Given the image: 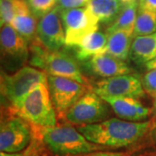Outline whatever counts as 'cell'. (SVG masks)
I'll return each instance as SVG.
<instances>
[{
	"mask_svg": "<svg viewBox=\"0 0 156 156\" xmlns=\"http://www.w3.org/2000/svg\"><path fill=\"white\" fill-rule=\"evenodd\" d=\"M154 107L156 108V97H154Z\"/></svg>",
	"mask_w": 156,
	"mask_h": 156,
	"instance_id": "obj_32",
	"label": "cell"
},
{
	"mask_svg": "<svg viewBox=\"0 0 156 156\" xmlns=\"http://www.w3.org/2000/svg\"><path fill=\"white\" fill-rule=\"evenodd\" d=\"M0 156H24L23 154L19 153H6V152H1Z\"/></svg>",
	"mask_w": 156,
	"mask_h": 156,
	"instance_id": "obj_30",
	"label": "cell"
},
{
	"mask_svg": "<svg viewBox=\"0 0 156 156\" xmlns=\"http://www.w3.org/2000/svg\"><path fill=\"white\" fill-rule=\"evenodd\" d=\"M156 56V32L135 37L131 45L129 57L137 64H147Z\"/></svg>",
	"mask_w": 156,
	"mask_h": 156,
	"instance_id": "obj_16",
	"label": "cell"
},
{
	"mask_svg": "<svg viewBox=\"0 0 156 156\" xmlns=\"http://www.w3.org/2000/svg\"><path fill=\"white\" fill-rule=\"evenodd\" d=\"M151 122H129L118 118L82 125L78 130L89 141L104 147L120 148L134 144L148 131Z\"/></svg>",
	"mask_w": 156,
	"mask_h": 156,
	"instance_id": "obj_1",
	"label": "cell"
},
{
	"mask_svg": "<svg viewBox=\"0 0 156 156\" xmlns=\"http://www.w3.org/2000/svg\"><path fill=\"white\" fill-rule=\"evenodd\" d=\"M89 6L99 22L112 23L120 14L123 5L120 0H90Z\"/></svg>",
	"mask_w": 156,
	"mask_h": 156,
	"instance_id": "obj_18",
	"label": "cell"
},
{
	"mask_svg": "<svg viewBox=\"0 0 156 156\" xmlns=\"http://www.w3.org/2000/svg\"><path fill=\"white\" fill-rule=\"evenodd\" d=\"M154 156H156V154H155V155H154Z\"/></svg>",
	"mask_w": 156,
	"mask_h": 156,
	"instance_id": "obj_33",
	"label": "cell"
},
{
	"mask_svg": "<svg viewBox=\"0 0 156 156\" xmlns=\"http://www.w3.org/2000/svg\"><path fill=\"white\" fill-rule=\"evenodd\" d=\"M43 128L42 137L44 143L56 155H82L105 149L104 147L89 141L73 127L55 126Z\"/></svg>",
	"mask_w": 156,
	"mask_h": 156,
	"instance_id": "obj_2",
	"label": "cell"
},
{
	"mask_svg": "<svg viewBox=\"0 0 156 156\" xmlns=\"http://www.w3.org/2000/svg\"><path fill=\"white\" fill-rule=\"evenodd\" d=\"M139 3L134 2L127 5H123V8L112 23L110 26L107 29V34L114 32L117 30H134V24L138 14Z\"/></svg>",
	"mask_w": 156,
	"mask_h": 156,
	"instance_id": "obj_20",
	"label": "cell"
},
{
	"mask_svg": "<svg viewBox=\"0 0 156 156\" xmlns=\"http://www.w3.org/2000/svg\"><path fill=\"white\" fill-rule=\"evenodd\" d=\"M48 85L51 100L57 114L62 116L89 90V86L75 80L61 76H49Z\"/></svg>",
	"mask_w": 156,
	"mask_h": 156,
	"instance_id": "obj_8",
	"label": "cell"
},
{
	"mask_svg": "<svg viewBox=\"0 0 156 156\" xmlns=\"http://www.w3.org/2000/svg\"><path fill=\"white\" fill-rule=\"evenodd\" d=\"M156 32L155 11L138 10V14L134 24V37L147 36Z\"/></svg>",
	"mask_w": 156,
	"mask_h": 156,
	"instance_id": "obj_22",
	"label": "cell"
},
{
	"mask_svg": "<svg viewBox=\"0 0 156 156\" xmlns=\"http://www.w3.org/2000/svg\"><path fill=\"white\" fill-rule=\"evenodd\" d=\"M108 115L105 101L94 91H89L66 112L64 117L69 122L82 126L103 122Z\"/></svg>",
	"mask_w": 156,
	"mask_h": 156,
	"instance_id": "obj_7",
	"label": "cell"
},
{
	"mask_svg": "<svg viewBox=\"0 0 156 156\" xmlns=\"http://www.w3.org/2000/svg\"><path fill=\"white\" fill-rule=\"evenodd\" d=\"M30 139V127L22 117H11L1 124V152L19 153L29 145Z\"/></svg>",
	"mask_w": 156,
	"mask_h": 156,
	"instance_id": "obj_9",
	"label": "cell"
},
{
	"mask_svg": "<svg viewBox=\"0 0 156 156\" xmlns=\"http://www.w3.org/2000/svg\"><path fill=\"white\" fill-rule=\"evenodd\" d=\"M28 42L10 23L1 27L0 45L2 57L14 68L22 65L29 56Z\"/></svg>",
	"mask_w": 156,
	"mask_h": 156,
	"instance_id": "obj_12",
	"label": "cell"
},
{
	"mask_svg": "<svg viewBox=\"0 0 156 156\" xmlns=\"http://www.w3.org/2000/svg\"><path fill=\"white\" fill-rule=\"evenodd\" d=\"M86 156H127L122 153H115V152H94L88 154Z\"/></svg>",
	"mask_w": 156,
	"mask_h": 156,
	"instance_id": "obj_27",
	"label": "cell"
},
{
	"mask_svg": "<svg viewBox=\"0 0 156 156\" xmlns=\"http://www.w3.org/2000/svg\"><path fill=\"white\" fill-rule=\"evenodd\" d=\"M31 63L44 69L50 76L69 78L89 86L87 78L83 75L76 61L67 54L58 51L44 53V51L37 48L35 50Z\"/></svg>",
	"mask_w": 156,
	"mask_h": 156,
	"instance_id": "obj_6",
	"label": "cell"
},
{
	"mask_svg": "<svg viewBox=\"0 0 156 156\" xmlns=\"http://www.w3.org/2000/svg\"><path fill=\"white\" fill-rule=\"evenodd\" d=\"M60 11L56 5L55 9L41 17L37 24V36L39 43L50 52L58 51L65 44V33Z\"/></svg>",
	"mask_w": 156,
	"mask_h": 156,
	"instance_id": "obj_11",
	"label": "cell"
},
{
	"mask_svg": "<svg viewBox=\"0 0 156 156\" xmlns=\"http://www.w3.org/2000/svg\"><path fill=\"white\" fill-rule=\"evenodd\" d=\"M142 86L147 94L156 97V69H149L142 78Z\"/></svg>",
	"mask_w": 156,
	"mask_h": 156,
	"instance_id": "obj_24",
	"label": "cell"
},
{
	"mask_svg": "<svg viewBox=\"0 0 156 156\" xmlns=\"http://www.w3.org/2000/svg\"><path fill=\"white\" fill-rule=\"evenodd\" d=\"M92 90L100 96H125L139 98L144 95L142 83L134 75H121L101 80L95 84Z\"/></svg>",
	"mask_w": 156,
	"mask_h": 156,
	"instance_id": "obj_10",
	"label": "cell"
},
{
	"mask_svg": "<svg viewBox=\"0 0 156 156\" xmlns=\"http://www.w3.org/2000/svg\"><path fill=\"white\" fill-rule=\"evenodd\" d=\"M90 0H57V6L60 10L82 8L89 5Z\"/></svg>",
	"mask_w": 156,
	"mask_h": 156,
	"instance_id": "obj_25",
	"label": "cell"
},
{
	"mask_svg": "<svg viewBox=\"0 0 156 156\" xmlns=\"http://www.w3.org/2000/svg\"><path fill=\"white\" fill-rule=\"evenodd\" d=\"M146 65V68L149 70V69H156V56L153 59L151 60L150 62H148Z\"/></svg>",
	"mask_w": 156,
	"mask_h": 156,
	"instance_id": "obj_29",
	"label": "cell"
},
{
	"mask_svg": "<svg viewBox=\"0 0 156 156\" xmlns=\"http://www.w3.org/2000/svg\"><path fill=\"white\" fill-rule=\"evenodd\" d=\"M62 26L65 33V45L76 47L89 34L97 31L99 20L89 6L61 10Z\"/></svg>",
	"mask_w": 156,
	"mask_h": 156,
	"instance_id": "obj_5",
	"label": "cell"
},
{
	"mask_svg": "<svg viewBox=\"0 0 156 156\" xmlns=\"http://www.w3.org/2000/svg\"><path fill=\"white\" fill-rule=\"evenodd\" d=\"M108 42L101 52L109 54L122 61L127 60L134 38L133 30H117L108 34Z\"/></svg>",
	"mask_w": 156,
	"mask_h": 156,
	"instance_id": "obj_15",
	"label": "cell"
},
{
	"mask_svg": "<svg viewBox=\"0 0 156 156\" xmlns=\"http://www.w3.org/2000/svg\"><path fill=\"white\" fill-rule=\"evenodd\" d=\"M121 3L122 4V5H129V4H132V3H134V2H137V0H120Z\"/></svg>",
	"mask_w": 156,
	"mask_h": 156,
	"instance_id": "obj_31",
	"label": "cell"
},
{
	"mask_svg": "<svg viewBox=\"0 0 156 156\" xmlns=\"http://www.w3.org/2000/svg\"><path fill=\"white\" fill-rule=\"evenodd\" d=\"M101 97L106 103L109 104L117 116L122 120L142 122L150 114V109L142 105L136 98L112 95H101Z\"/></svg>",
	"mask_w": 156,
	"mask_h": 156,
	"instance_id": "obj_13",
	"label": "cell"
},
{
	"mask_svg": "<svg viewBox=\"0 0 156 156\" xmlns=\"http://www.w3.org/2000/svg\"><path fill=\"white\" fill-rule=\"evenodd\" d=\"M28 11L30 6L24 0H0L1 27L10 23L17 14Z\"/></svg>",
	"mask_w": 156,
	"mask_h": 156,
	"instance_id": "obj_21",
	"label": "cell"
},
{
	"mask_svg": "<svg viewBox=\"0 0 156 156\" xmlns=\"http://www.w3.org/2000/svg\"><path fill=\"white\" fill-rule=\"evenodd\" d=\"M148 134H149V137H150L151 140L153 142L156 143V118L154 119L153 122H151L150 127L148 129Z\"/></svg>",
	"mask_w": 156,
	"mask_h": 156,
	"instance_id": "obj_28",
	"label": "cell"
},
{
	"mask_svg": "<svg viewBox=\"0 0 156 156\" xmlns=\"http://www.w3.org/2000/svg\"><path fill=\"white\" fill-rule=\"evenodd\" d=\"M49 85L40 83L15 109L18 116L42 128L56 126V109L51 103Z\"/></svg>",
	"mask_w": 156,
	"mask_h": 156,
	"instance_id": "obj_3",
	"label": "cell"
},
{
	"mask_svg": "<svg viewBox=\"0 0 156 156\" xmlns=\"http://www.w3.org/2000/svg\"><path fill=\"white\" fill-rule=\"evenodd\" d=\"M108 37V34L98 30L89 34L76 46V58L80 61H86L101 52L106 46Z\"/></svg>",
	"mask_w": 156,
	"mask_h": 156,
	"instance_id": "obj_17",
	"label": "cell"
},
{
	"mask_svg": "<svg viewBox=\"0 0 156 156\" xmlns=\"http://www.w3.org/2000/svg\"><path fill=\"white\" fill-rule=\"evenodd\" d=\"M86 66L95 76L104 78L126 75L131 71L128 64L122 60L103 52L89 58Z\"/></svg>",
	"mask_w": 156,
	"mask_h": 156,
	"instance_id": "obj_14",
	"label": "cell"
},
{
	"mask_svg": "<svg viewBox=\"0 0 156 156\" xmlns=\"http://www.w3.org/2000/svg\"><path fill=\"white\" fill-rule=\"evenodd\" d=\"M30 11L37 17H42L57 5V0H27Z\"/></svg>",
	"mask_w": 156,
	"mask_h": 156,
	"instance_id": "obj_23",
	"label": "cell"
},
{
	"mask_svg": "<svg viewBox=\"0 0 156 156\" xmlns=\"http://www.w3.org/2000/svg\"><path fill=\"white\" fill-rule=\"evenodd\" d=\"M10 24L27 42H33L34 39L37 37V19L31 11L17 14Z\"/></svg>",
	"mask_w": 156,
	"mask_h": 156,
	"instance_id": "obj_19",
	"label": "cell"
},
{
	"mask_svg": "<svg viewBox=\"0 0 156 156\" xmlns=\"http://www.w3.org/2000/svg\"><path fill=\"white\" fill-rule=\"evenodd\" d=\"M139 10L155 11L156 0H139Z\"/></svg>",
	"mask_w": 156,
	"mask_h": 156,
	"instance_id": "obj_26",
	"label": "cell"
},
{
	"mask_svg": "<svg viewBox=\"0 0 156 156\" xmlns=\"http://www.w3.org/2000/svg\"><path fill=\"white\" fill-rule=\"evenodd\" d=\"M40 83L48 84L46 74L29 66H23L13 74H2L1 94L17 108L24 97Z\"/></svg>",
	"mask_w": 156,
	"mask_h": 156,
	"instance_id": "obj_4",
	"label": "cell"
}]
</instances>
